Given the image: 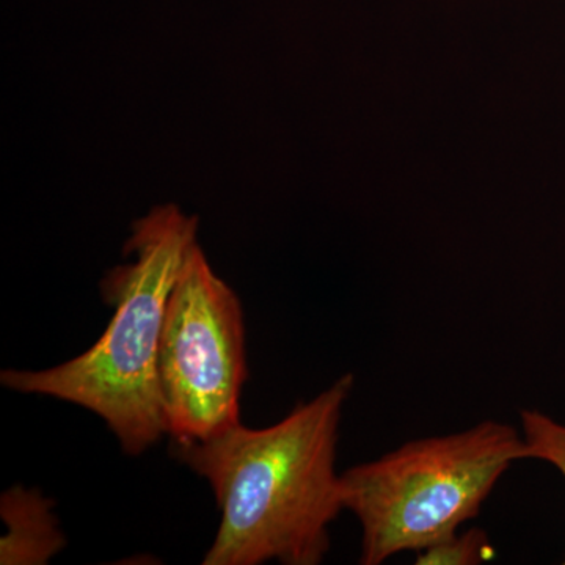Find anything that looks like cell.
I'll return each mask as SVG.
<instances>
[{"label": "cell", "mask_w": 565, "mask_h": 565, "mask_svg": "<svg viewBox=\"0 0 565 565\" xmlns=\"http://www.w3.org/2000/svg\"><path fill=\"white\" fill-rule=\"evenodd\" d=\"M355 377L341 375L310 403L264 429L237 423L206 440L173 441L222 511L204 565H318L343 511L337 449Z\"/></svg>", "instance_id": "cell-1"}, {"label": "cell", "mask_w": 565, "mask_h": 565, "mask_svg": "<svg viewBox=\"0 0 565 565\" xmlns=\"http://www.w3.org/2000/svg\"><path fill=\"white\" fill-rule=\"evenodd\" d=\"M196 234L199 218L177 204L154 206L134 222L125 248L132 262L114 267L102 282L104 300L114 308L102 338L50 370L2 371V385L87 408L109 426L126 455L140 456L159 444L169 434L159 381L163 316Z\"/></svg>", "instance_id": "cell-2"}, {"label": "cell", "mask_w": 565, "mask_h": 565, "mask_svg": "<svg viewBox=\"0 0 565 565\" xmlns=\"http://www.w3.org/2000/svg\"><path fill=\"white\" fill-rule=\"evenodd\" d=\"M523 459L522 434L487 419L349 468L341 475V498L362 526L360 564L381 565L457 533L478 516L501 476Z\"/></svg>", "instance_id": "cell-3"}, {"label": "cell", "mask_w": 565, "mask_h": 565, "mask_svg": "<svg viewBox=\"0 0 565 565\" xmlns=\"http://www.w3.org/2000/svg\"><path fill=\"white\" fill-rule=\"evenodd\" d=\"M159 381L173 441L206 440L239 423L247 381L243 307L199 244L167 303Z\"/></svg>", "instance_id": "cell-4"}, {"label": "cell", "mask_w": 565, "mask_h": 565, "mask_svg": "<svg viewBox=\"0 0 565 565\" xmlns=\"http://www.w3.org/2000/svg\"><path fill=\"white\" fill-rule=\"evenodd\" d=\"M54 501L39 490L11 487L0 498V515L7 533L0 539V564L43 565L65 548L57 519L52 514Z\"/></svg>", "instance_id": "cell-5"}, {"label": "cell", "mask_w": 565, "mask_h": 565, "mask_svg": "<svg viewBox=\"0 0 565 565\" xmlns=\"http://www.w3.org/2000/svg\"><path fill=\"white\" fill-rule=\"evenodd\" d=\"M526 459L548 462L565 479V426L533 408L520 411ZM565 564V561H564Z\"/></svg>", "instance_id": "cell-6"}, {"label": "cell", "mask_w": 565, "mask_h": 565, "mask_svg": "<svg viewBox=\"0 0 565 565\" xmlns=\"http://www.w3.org/2000/svg\"><path fill=\"white\" fill-rule=\"evenodd\" d=\"M494 550L484 530L473 527L449 535L416 553L418 565H478L493 559Z\"/></svg>", "instance_id": "cell-7"}]
</instances>
